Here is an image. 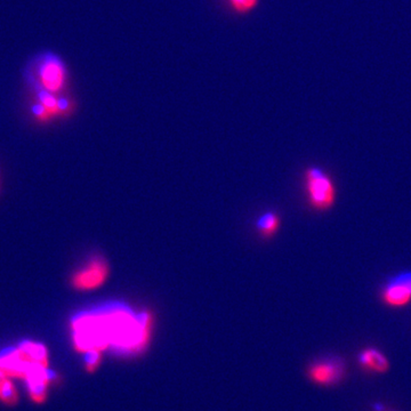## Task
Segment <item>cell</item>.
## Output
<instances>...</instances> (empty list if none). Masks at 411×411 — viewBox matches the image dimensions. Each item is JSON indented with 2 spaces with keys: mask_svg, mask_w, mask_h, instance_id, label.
Instances as JSON below:
<instances>
[{
  "mask_svg": "<svg viewBox=\"0 0 411 411\" xmlns=\"http://www.w3.org/2000/svg\"><path fill=\"white\" fill-rule=\"evenodd\" d=\"M153 315L142 312L134 315L125 308L83 312L71 320L74 346L80 352L106 348L139 352L151 339Z\"/></svg>",
  "mask_w": 411,
  "mask_h": 411,
  "instance_id": "1",
  "label": "cell"
},
{
  "mask_svg": "<svg viewBox=\"0 0 411 411\" xmlns=\"http://www.w3.org/2000/svg\"><path fill=\"white\" fill-rule=\"evenodd\" d=\"M304 189L308 205L317 212H327L335 205L337 190L332 177L321 168L308 167L304 172Z\"/></svg>",
  "mask_w": 411,
  "mask_h": 411,
  "instance_id": "2",
  "label": "cell"
},
{
  "mask_svg": "<svg viewBox=\"0 0 411 411\" xmlns=\"http://www.w3.org/2000/svg\"><path fill=\"white\" fill-rule=\"evenodd\" d=\"M110 277V265L101 256L94 257L71 278V285L78 292H93L101 288Z\"/></svg>",
  "mask_w": 411,
  "mask_h": 411,
  "instance_id": "3",
  "label": "cell"
},
{
  "mask_svg": "<svg viewBox=\"0 0 411 411\" xmlns=\"http://www.w3.org/2000/svg\"><path fill=\"white\" fill-rule=\"evenodd\" d=\"M381 299L390 308H403L411 302V272H403L384 285Z\"/></svg>",
  "mask_w": 411,
  "mask_h": 411,
  "instance_id": "4",
  "label": "cell"
},
{
  "mask_svg": "<svg viewBox=\"0 0 411 411\" xmlns=\"http://www.w3.org/2000/svg\"><path fill=\"white\" fill-rule=\"evenodd\" d=\"M39 79L43 90L50 93H60L66 83V69L57 57H47L39 68Z\"/></svg>",
  "mask_w": 411,
  "mask_h": 411,
  "instance_id": "5",
  "label": "cell"
},
{
  "mask_svg": "<svg viewBox=\"0 0 411 411\" xmlns=\"http://www.w3.org/2000/svg\"><path fill=\"white\" fill-rule=\"evenodd\" d=\"M344 374V365L336 359L315 362L308 370L310 381L322 386L337 384Z\"/></svg>",
  "mask_w": 411,
  "mask_h": 411,
  "instance_id": "6",
  "label": "cell"
},
{
  "mask_svg": "<svg viewBox=\"0 0 411 411\" xmlns=\"http://www.w3.org/2000/svg\"><path fill=\"white\" fill-rule=\"evenodd\" d=\"M359 362L365 368L377 372V374H385L390 369V362L377 348H368L359 354Z\"/></svg>",
  "mask_w": 411,
  "mask_h": 411,
  "instance_id": "7",
  "label": "cell"
},
{
  "mask_svg": "<svg viewBox=\"0 0 411 411\" xmlns=\"http://www.w3.org/2000/svg\"><path fill=\"white\" fill-rule=\"evenodd\" d=\"M26 358L40 365H47V348L38 343L23 341L17 346Z\"/></svg>",
  "mask_w": 411,
  "mask_h": 411,
  "instance_id": "8",
  "label": "cell"
},
{
  "mask_svg": "<svg viewBox=\"0 0 411 411\" xmlns=\"http://www.w3.org/2000/svg\"><path fill=\"white\" fill-rule=\"evenodd\" d=\"M280 228H281V219L277 212H268L261 217L257 224L259 234L266 239L274 237Z\"/></svg>",
  "mask_w": 411,
  "mask_h": 411,
  "instance_id": "9",
  "label": "cell"
},
{
  "mask_svg": "<svg viewBox=\"0 0 411 411\" xmlns=\"http://www.w3.org/2000/svg\"><path fill=\"white\" fill-rule=\"evenodd\" d=\"M6 376V374L0 369V400L8 405H13L17 401V391L14 385L7 379Z\"/></svg>",
  "mask_w": 411,
  "mask_h": 411,
  "instance_id": "10",
  "label": "cell"
},
{
  "mask_svg": "<svg viewBox=\"0 0 411 411\" xmlns=\"http://www.w3.org/2000/svg\"><path fill=\"white\" fill-rule=\"evenodd\" d=\"M27 383L31 398L36 402H43L46 398L48 383L46 381H30Z\"/></svg>",
  "mask_w": 411,
  "mask_h": 411,
  "instance_id": "11",
  "label": "cell"
},
{
  "mask_svg": "<svg viewBox=\"0 0 411 411\" xmlns=\"http://www.w3.org/2000/svg\"><path fill=\"white\" fill-rule=\"evenodd\" d=\"M85 365H86L87 372H95V369L100 365L101 363V351L97 350H90V351L85 352Z\"/></svg>",
  "mask_w": 411,
  "mask_h": 411,
  "instance_id": "12",
  "label": "cell"
},
{
  "mask_svg": "<svg viewBox=\"0 0 411 411\" xmlns=\"http://www.w3.org/2000/svg\"><path fill=\"white\" fill-rule=\"evenodd\" d=\"M259 0H230V3L233 8L239 13H247L249 10H254Z\"/></svg>",
  "mask_w": 411,
  "mask_h": 411,
  "instance_id": "13",
  "label": "cell"
},
{
  "mask_svg": "<svg viewBox=\"0 0 411 411\" xmlns=\"http://www.w3.org/2000/svg\"><path fill=\"white\" fill-rule=\"evenodd\" d=\"M32 112H34L37 119L40 120V121H48V120L53 119L50 112L47 111L46 108L40 103H37L36 106H34Z\"/></svg>",
  "mask_w": 411,
  "mask_h": 411,
  "instance_id": "14",
  "label": "cell"
}]
</instances>
